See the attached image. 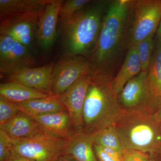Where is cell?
Here are the masks:
<instances>
[{"mask_svg": "<svg viewBox=\"0 0 161 161\" xmlns=\"http://www.w3.org/2000/svg\"><path fill=\"white\" fill-rule=\"evenodd\" d=\"M6 161H33L29 158L19 155L12 151L10 155Z\"/></svg>", "mask_w": 161, "mask_h": 161, "instance_id": "f1b7e54d", "label": "cell"}, {"mask_svg": "<svg viewBox=\"0 0 161 161\" xmlns=\"http://www.w3.org/2000/svg\"><path fill=\"white\" fill-rule=\"evenodd\" d=\"M133 0L110 1L104 16L98 41L90 58L92 71L112 77L125 48L126 35Z\"/></svg>", "mask_w": 161, "mask_h": 161, "instance_id": "6da1fadb", "label": "cell"}, {"mask_svg": "<svg viewBox=\"0 0 161 161\" xmlns=\"http://www.w3.org/2000/svg\"><path fill=\"white\" fill-rule=\"evenodd\" d=\"M161 18V0H133L126 35V49L154 35Z\"/></svg>", "mask_w": 161, "mask_h": 161, "instance_id": "5b68a950", "label": "cell"}, {"mask_svg": "<svg viewBox=\"0 0 161 161\" xmlns=\"http://www.w3.org/2000/svg\"><path fill=\"white\" fill-rule=\"evenodd\" d=\"M147 83L151 101L161 99V39L157 37L148 69Z\"/></svg>", "mask_w": 161, "mask_h": 161, "instance_id": "44dd1931", "label": "cell"}, {"mask_svg": "<svg viewBox=\"0 0 161 161\" xmlns=\"http://www.w3.org/2000/svg\"><path fill=\"white\" fill-rule=\"evenodd\" d=\"M63 3L61 0H48L40 17L37 41L38 44L45 50L49 49L54 42L59 11Z\"/></svg>", "mask_w": 161, "mask_h": 161, "instance_id": "5bb4252c", "label": "cell"}, {"mask_svg": "<svg viewBox=\"0 0 161 161\" xmlns=\"http://www.w3.org/2000/svg\"><path fill=\"white\" fill-rule=\"evenodd\" d=\"M110 2L98 1L75 13L62 23L64 45L67 53L70 57L90 58L92 56Z\"/></svg>", "mask_w": 161, "mask_h": 161, "instance_id": "3957f363", "label": "cell"}, {"mask_svg": "<svg viewBox=\"0 0 161 161\" xmlns=\"http://www.w3.org/2000/svg\"><path fill=\"white\" fill-rule=\"evenodd\" d=\"M12 139L0 130V161H6L12 153Z\"/></svg>", "mask_w": 161, "mask_h": 161, "instance_id": "484cf974", "label": "cell"}, {"mask_svg": "<svg viewBox=\"0 0 161 161\" xmlns=\"http://www.w3.org/2000/svg\"><path fill=\"white\" fill-rule=\"evenodd\" d=\"M43 135L55 138L68 139L76 132L67 111L31 117Z\"/></svg>", "mask_w": 161, "mask_h": 161, "instance_id": "4fadbf2b", "label": "cell"}, {"mask_svg": "<svg viewBox=\"0 0 161 161\" xmlns=\"http://www.w3.org/2000/svg\"><path fill=\"white\" fill-rule=\"evenodd\" d=\"M160 118L161 119V112H160L159 113V118Z\"/></svg>", "mask_w": 161, "mask_h": 161, "instance_id": "1f68e13d", "label": "cell"}, {"mask_svg": "<svg viewBox=\"0 0 161 161\" xmlns=\"http://www.w3.org/2000/svg\"><path fill=\"white\" fill-rule=\"evenodd\" d=\"M94 150L98 161H119L105 152L97 144L94 143Z\"/></svg>", "mask_w": 161, "mask_h": 161, "instance_id": "83f0119b", "label": "cell"}, {"mask_svg": "<svg viewBox=\"0 0 161 161\" xmlns=\"http://www.w3.org/2000/svg\"><path fill=\"white\" fill-rule=\"evenodd\" d=\"M89 60L80 56L64 59L55 64L51 86V95L63 94L85 75L92 72Z\"/></svg>", "mask_w": 161, "mask_h": 161, "instance_id": "ba28073f", "label": "cell"}, {"mask_svg": "<svg viewBox=\"0 0 161 161\" xmlns=\"http://www.w3.org/2000/svg\"><path fill=\"white\" fill-rule=\"evenodd\" d=\"M148 71H141L129 80L119 94L117 100L124 111L146 109L151 102L147 87Z\"/></svg>", "mask_w": 161, "mask_h": 161, "instance_id": "8fae6325", "label": "cell"}, {"mask_svg": "<svg viewBox=\"0 0 161 161\" xmlns=\"http://www.w3.org/2000/svg\"><path fill=\"white\" fill-rule=\"evenodd\" d=\"M40 17L36 14L18 15L1 20L0 34L9 36L31 50L37 40Z\"/></svg>", "mask_w": 161, "mask_h": 161, "instance_id": "9c48e42d", "label": "cell"}, {"mask_svg": "<svg viewBox=\"0 0 161 161\" xmlns=\"http://www.w3.org/2000/svg\"><path fill=\"white\" fill-rule=\"evenodd\" d=\"M122 161H150L146 153L132 150H125Z\"/></svg>", "mask_w": 161, "mask_h": 161, "instance_id": "4316f807", "label": "cell"}, {"mask_svg": "<svg viewBox=\"0 0 161 161\" xmlns=\"http://www.w3.org/2000/svg\"><path fill=\"white\" fill-rule=\"evenodd\" d=\"M154 35H150L136 44L142 71L148 70L155 48Z\"/></svg>", "mask_w": 161, "mask_h": 161, "instance_id": "603a6c76", "label": "cell"}, {"mask_svg": "<svg viewBox=\"0 0 161 161\" xmlns=\"http://www.w3.org/2000/svg\"><path fill=\"white\" fill-rule=\"evenodd\" d=\"M36 64L31 50L13 38L0 34V73L5 77Z\"/></svg>", "mask_w": 161, "mask_h": 161, "instance_id": "52a82bcc", "label": "cell"}, {"mask_svg": "<svg viewBox=\"0 0 161 161\" xmlns=\"http://www.w3.org/2000/svg\"><path fill=\"white\" fill-rule=\"evenodd\" d=\"M91 75L83 110V131L88 133L100 132L114 125L125 111L113 92L112 77L96 71Z\"/></svg>", "mask_w": 161, "mask_h": 161, "instance_id": "7a4b0ae2", "label": "cell"}, {"mask_svg": "<svg viewBox=\"0 0 161 161\" xmlns=\"http://www.w3.org/2000/svg\"><path fill=\"white\" fill-rule=\"evenodd\" d=\"M114 126L126 150L146 153L154 149L156 132L144 110L124 111Z\"/></svg>", "mask_w": 161, "mask_h": 161, "instance_id": "277c9868", "label": "cell"}, {"mask_svg": "<svg viewBox=\"0 0 161 161\" xmlns=\"http://www.w3.org/2000/svg\"><path fill=\"white\" fill-rule=\"evenodd\" d=\"M95 143L101 147L114 149L122 156L126 150L123 146L114 125L108 127L98 132Z\"/></svg>", "mask_w": 161, "mask_h": 161, "instance_id": "7402d4cb", "label": "cell"}, {"mask_svg": "<svg viewBox=\"0 0 161 161\" xmlns=\"http://www.w3.org/2000/svg\"><path fill=\"white\" fill-rule=\"evenodd\" d=\"M15 103L19 111L30 117L67 111L58 95H50L45 98Z\"/></svg>", "mask_w": 161, "mask_h": 161, "instance_id": "d6986e66", "label": "cell"}, {"mask_svg": "<svg viewBox=\"0 0 161 161\" xmlns=\"http://www.w3.org/2000/svg\"><path fill=\"white\" fill-rule=\"evenodd\" d=\"M50 95L22 84L7 82L0 85V97L7 101L20 103L32 99L43 98Z\"/></svg>", "mask_w": 161, "mask_h": 161, "instance_id": "ffe728a7", "label": "cell"}, {"mask_svg": "<svg viewBox=\"0 0 161 161\" xmlns=\"http://www.w3.org/2000/svg\"><path fill=\"white\" fill-rule=\"evenodd\" d=\"M0 130H3L13 139L31 138L43 135L34 119L20 111L13 119L0 125Z\"/></svg>", "mask_w": 161, "mask_h": 161, "instance_id": "e0dca14e", "label": "cell"}, {"mask_svg": "<svg viewBox=\"0 0 161 161\" xmlns=\"http://www.w3.org/2000/svg\"><path fill=\"white\" fill-rule=\"evenodd\" d=\"M157 37L161 39V18L158 29L157 31Z\"/></svg>", "mask_w": 161, "mask_h": 161, "instance_id": "f546056e", "label": "cell"}, {"mask_svg": "<svg viewBox=\"0 0 161 161\" xmlns=\"http://www.w3.org/2000/svg\"><path fill=\"white\" fill-rule=\"evenodd\" d=\"M19 112L15 103L0 97V125L11 120Z\"/></svg>", "mask_w": 161, "mask_h": 161, "instance_id": "d4e9b609", "label": "cell"}, {"mask_svg": "<svg viewBox=\"0 0 161 161\" xmlns=\"http://www.w3.org/2000/svg\"><path fill=\"white\" fill-rule=\"evenodd\" d=\"M141 71L136 45H134L128 50L122 65L116 76L112 80V89L116 97L127 82Z\"/></svg>", "mask_w": 161, "mask_h": 161, "instance_id": "2e32d148", "label": "cell"}, {"mask_svg": "<svg viewBox=\"0 0 161 161\" xmlns=\"http://www.w3.org/2000/svg\"><path fill=\"white\" fill-rule=\"evenodd\" d=\"M67 142L68 139L44 135L31 138L12 139V151L33 161H58L64 154Z\"/></svg>", "mask_w": 161, "mask_h": 161, "instance_id": "8992f818", "label": "cell"}, {"mask_svg": "<svg viewBox=\"0 0 161 161\" xmlns=\"http://www.w3.org/2000/svg\"><path fill=\"white\" fill-rule=\"evenodd\" d=\"M58 161H74L73 160L71 159L70 158H69L67 157L66 156H62L61 157L59 158Z\"/></svg>", "mask_w": 161, "mask_h": 161, "instance_id": "4dcf8cb0", "label": "cell"}, {"mask_svg": "<svg viewBox=\"0 0 161 161\" xmlns=\"http://www.w3.org/2000/svg\"><path fill=\"white\" fill-rule=\"evenodd\" d=\"M55 64L39 67L27 68L5 77L7 82L22 84L51 95V86Z\"/></svg>", "mask_w": 161, "mask_h": 161, "instance_id": "7c38bea8", "label": "cell"}, {"mask_svg": "<svg viewBox=\"0 0 161 161\" xmlns=\"http://www.w3.org/2000/svg\"><path fill=\"white\" fill-rule=\"evenodd\" d=\"M91 79V73L80 78L63 94L58 95L66 107L76 132L83 131L84 104Z\"/></svg>", "mask_w": 161, "mask_h": 161, "instance_id": "30bf717a", "label": "cell"}, {"mask_svg": "<svg viewBox=\"0 0 161 161\" xmlns=\"http://www.w3.org/2000/svg\"><path fill=\"white\" fill-rule=\"evenodd\" d=\"M98 132H76L68 139L64 156L74 161H98L94 145Z\"/></svg>", "mask_w": 161, "mask_h": 161, "instance_id": "9a60e30c", "label": "cell"}, {"mask_svg": "<svg viewBox=\"0 0 161 161\" xmlns=\"http://www.w3.org/2000/svg\"><path fill=\"white\" fill-rule=\"evenodd\" d=\"M89 0H67L64 1L60 7L59 16L62 23L69 19L75 13L80 10L91 2Z\"/></svg>", "mask_w": 161, "mask_h": 161, "instance_id": "cb8c5ba5", "label": "cell"}, {"mask_svg": "<svg viewBox=\"0 0 161 161\" xmlns=\"http://www.w3.org/2000/svg\"><path fill=\"white\" fill-rule=\"evenodd\" d=\"M47 2L48 0H0L1 20L18 15L41 16Z\"/></svg>", "mask_w": 161, "mask_h": 161, "instance_id": "ac0fdd59", "label": "cell"}]
</instances>
